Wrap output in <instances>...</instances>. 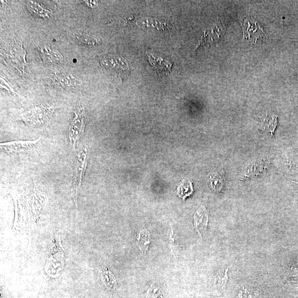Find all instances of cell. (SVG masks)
I'll return each instance as SVG.
<instances>
[{"label":"cell","mask_w":298,"mask_h":298,"mask_svg":"<svg viewBox=\"0 0 298 298\" xmlns=\"http://www.w3.org/2000/svg\"><path fill=\"white\" fill-rule=\"evenodd\" d=\"M208 218V210L204 206H201L199 208L194 215V226L196 230L202 238L207 229Z\"/></svg>","instance_id":"obj_5"},{"label":"cell","mask_w":298,"mask_h":298,"mask_svg":"<svg viewBox=\"0 0 298 298\" xmlns=\"http://www.w3.org/2000/svg\"><path fill=\"white\" fill-rule=\"evenodd\" d=\"M101 279L105 285L112 290H114L116 286V279L113 274L108 268L103 269L101 273Z\"/></svg>","instance_id":"obj_14"},{"label":"cell","mask_w":298,"mask_h":298,"mask_svg":"<svg viewBox=\"0 0 298 298\" xmlns=\"http://www.w3.org/2000/svg\"><path fill=\"white\" fill-rule=\"evenodd\" d=\"M262 161H256V162L251 163L248 168V176L251 177L257 174H259L263 170H264L265 167L262 164Z\"/></svg>","instance_id":"obj_17"},{"label":"cell","mask_w":298,"mask_h":298,"mask_svg":"<svg viewBox=\"0 0 298 298\" xmlns=\"http://www.w3.org/2000/svg\"><path fill=\"white\" fill-rule=\"evenodd\" d=\"M61 245L60 240L56 237L51 256L46 262L45 267V271L50 277H56L63 267L64 254L61 250Z\"/></svg>","instance_id":"obj_2"},{"label":"cell","mask_w":298,"mask_h":298,"mask_svg":"<svg viewBox=\"0 0 298 298\" xmlns=\"http://www.w3.org/2000/svg\"><path fill=\"white\" fill-rule=\"evenodd\" d=\"M244 38H247L250 42L256 43V41L264 36L266 34L258 21L250 16L245 17L242 21Z\"/></svg>","instance_id":"obj_3"},{"label":"cell","mask_w":298,"mask_h":298,"mask_svg":"<svg viewBox=\"0 0 298 298\" xmlns=\"http://www.w3.org/2000/svg\"><path fill=\"white\" fill-rule=\"evenodd\" d=\"M27 7L28 9L34 15L42 17V18H48L49 16L50 11L45 9L36 3L28 2Z\"/></svg>","instance_id":"obj_13"},{"label":"cell","mask_w":298,"mask_h":298,"mask_svg":"<svg viewBox=\"0 0 298 298\" xmlns=\"http://www.w3.org/2000/svg\"><path fill=\"white\" fill-rule=\"evenodd\" d=\"M103 66L114 70V71L124 72L127 73L128 67L127 64L117 57L108 58L102 63Z\"/></svg>","instance_id":"obj_9"},{"label":"cell","mask_w":298,"mask_h":298,"mask_svg":"<svg viewBox=\"0 0 298 298\" xmlns=\"http://www.w3.org/2000/svg\"><path fill=\"white\" fill-rule=\"evenodd\" d=\"M38 49L39 54L43 62L52 63L63 59V56L59 52L51 50L48 46H43Z\"/></svg>","instance_id":"obj_8"},{"label":"cell","mask_w":298,"mask_h":298,"mask_svg":"<svg viewBox=\"0 0 298 298\" xmlns=\"http://www.w3.org/2000/svg\"><path fill=\"white\" fill-rule=\"evenodd\" d=\"M55 83L61 86L66 87L75 86L77 85V81L70 75L55 74L54 77Z\"/></svg>","instance_id":"obj_16"},{"label":"cell","mask_w":298,"mask_h":298,"mask_svg":"<svg viewBox=\"0 0 298 298\" xmlns=\"http://www.w3.org/2000/svg\"><path fill=\"white\" fill-rule=\"evenodd\" d=\"M151 242L150 232L146 229L140 230L137 238V245L143 253H147Z\"/></svg>","instance_id":"obj_10"},{"label":"cell","mask_w":298,"mask_h":298,"mask_svg":"<svg viewBox=\"0 0 298 298\" xmlns=\"http://www.w3.org/2000/svg\"><path fill=\"white\" fill-rule=\"evenodd\" d=\"M194 192L192 184L188 179L184 180L177 188V194L181 198L185 200L186 197L191 196Z\"/></svg>","instance_id":"obj_12"},{"label":"cell","mask_w":298,"mask_h":298,"mask_svg":"<svg viewBox=\"0 0 298 298\" xmlns=\"http://www.w3.org/2000/svg\"><path fill=\"white\" fill-rule=\"evenodd\" d=\"M277 120L278 118L276 116H272L270 117L267 115L262 121L261 128L265 132H270L271 135H273L278 125Z\"/></svg>","instance_id":"obj_15"},{"label":"cell","mask_w":298,"mask_h":298,"mask_svg":"<svg viewBox=\"0 0 298 298\" xmlns=\"http://www.w3.org/2000/svg\"><path fill=\"white\" fill-rule=\"evenodd\" d=\"M228 271V268L225 270H220L218 273L217 277L216 278V285L221 288H224L225 287L227 280V272Z\"/></svg>","instance_id":"obj_18"},{"label":"cell","mask_w":298,"mask_h":298,"mask_svg":"<svg viewBox=\"0 0 298 298\" xmlns=\"http://www.w3.org/2000/svg\"><path fill=\"white\" fill-rule=\"evenodd\" d=\"M39 139L34 141H15L1 143L2 150L5 151H19L33 148L37 145Z\"/></svg>","instance_id":"obj_6"},{"label":"cell","mask_w":298,"mask_h":298,"mask_svg":"<svg viewBox=\"0 0 298 298\" xmlns=\"http://www.w3.org/2000/svg\"><path fill=\"white\" fill-rule=\"evenodd\" d=\"M87 166V149L85 148L79 155L78 159L76 164L74 175L72 187V195L78 208V192L81 188L82 181Z\"/></svg>","instance_id":"obj_1"},{"label":"cell","mask_w":298,"mask_h":298,"mask_svg":"<svg viewBox=\"0 0 298 298\" xmlns=\"http://www.w3.org/2000/svg\"><path fill=\"white\" fill-rule=\"evenodd\" d=\"M84 3L87 7H89L90 8H96L98 4L97 2L95 1H85Z\"/></svg>","instance_id":"obj_20"},{"label":"cell","mask_w":298,"mask_h":298,"mask_svg":"<svg viewBox=\"0 0 298 298\" xmlns=\"http://www.w3.org/2000/svg\"><path fill=\"white\" fill-rule=\"evenodd\" d=\"M85 127V122L83 109L81 108L78 112L75 113V118L69 128V139L74 148L79 139L83 136Z\"/></svg>","instance_id":"obj_4"},{"label":"cell","mask_w":298,"mask_h":298,"mask_svg":"<svg viewBox=\"0 0 298 298\" xmlns=\"http://www.w3.org/2000/svg\"><path fill=\"white\" fill-rule=\"evenodd\" d=\"M173 230L172 229L171 232L170 233V236H169V245H170L171 253L175 258H176L180 248H178V244L176 243V241H175V239L173 237Z\"/></svg>","instance_id":"obj_19"},{"label":"cell","mask_w":298,"mask_h":298,"mask_svg":"<svg viewBox=\"0 0 298 298\" xmlns=\"http://www.w3.org/2000/svg\"><path fill=\"white\" fill-rule=\"evenodd\" d=\"M149 61L151 65L154 67L159 74L166 75L171 71L172 64L162 58L155 56L154 54L147 53Z\"/></svg>","instance_id":"obj_7"},{"label":"cell","mask_w":298,"mask_h":298,"mask_svg":"<svg viewBox=\"0 0 298 298\" xmlns=\"http://www.w3.org/2000/svg\"><path fill=\"white\" fill-rule=\"evenodd\" d=\"M77 42L84 46H93L101 43V39L98 37L85 33H78L75 37Z\"/></svg>","instance_id":"obj_11"}]
</instances>
